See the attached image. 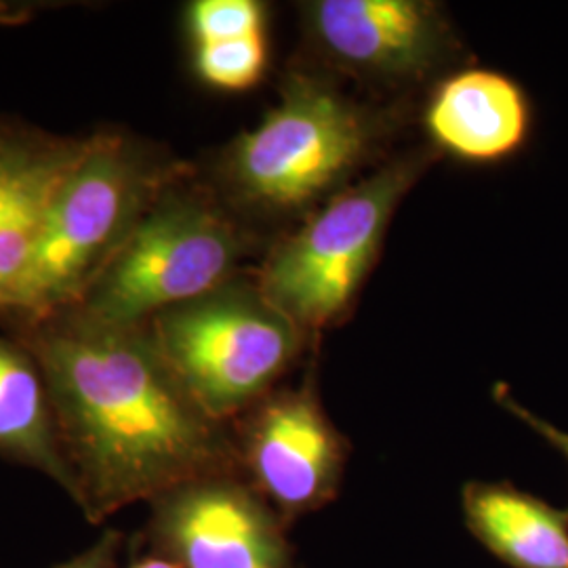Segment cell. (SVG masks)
<instances>
[{"label":"cell","mask_w":568,"mask_h":568,"mask_svg":"<svg viewBox=\"0 0 568 568\" xmlns=\"http://www.w3.org/2000/svg\"><path fill=\"white\" fill-rule=\"evenodd\" d=\"M18 342L41 366L87 523L241 471L232 426L194 400L148 323L112 325L70 307L23 325Z\"/></svg>","instance_id":"obj_1"},{"label":"cell","mask_w":568,"mask_h":568,"mask_svg":"<svg viewBox=\"0 0 568 568\" xmlns=\"http://www.w3.org/2000/svg\"><path fill=\"white\" fill-rule=\"evenodd\" d=\"M185 173L140 138L108 129L61 185L41 241L0 314L32 325L77 307L164 187Z\"/></svg>","instance_id":"obj_2"},{"label":"cell","mask_w":568,"mask_h":568,"mask_svg":"<svg viewBox=\"0 0 568 568\" xmlns=\"http://www.w3.org/2000/svg\"><path fill=\"white\" fill-rule=\"evenodd\" d=\"M373 135L363 108L328 82L293 74L262 122L230 143L220 180L239 209L293 215L328 201L363 164Z\"/></svg>","instance_id":"obj_3"},{"label":"cell","mask_w":568,"mask_h":568,"mask_svg":"<svg viewBox=\"0 0 568 568\" xmlns=\"http://www.w3.org/2000/svg\"><path fill=\"white\" fill-rule=\"evenodd\" d=\"M169 183L112 264L77 305L112 325H145L234 281L248 239L217 196Z\"/></svg>","instance_id":"obj_4"},{"label":"cell","mask_w":568,"mask_h":568,"mask_svg":"<svg viewBox=\"0 0 568 568\" xmlns=\"http://www.w3.org/2000/svg\"><path fill=\"white\" fill-rule=\"evenodd\" d=\"M424 164L417 154L382 166L331 196L272 246L255 284L304 335L339 323L352 310L389 222Z\"/></svg>","instance_id":"obj_5"},{"label":"cell","mask_w":568,"mask_h":568,"mask_svg":"<svg viewBox=\"0 0 568 568\" xmlns=\"http://www.w3.org/2000/svg\"><path fill=\"white\" fill-rule=\"evenodd\" d=\"M148 326L194 400L227 426L276 389L305 339L257 284L236 281L164 310Z\"/></svg>","instance_id":"obj_6"},{"label":"cell","mask_w":568,"mask_h":568,"mask_svg":"<svg viewBox=\"0 0 568 568\" xmlns=\"http://www.w3.org/2000/svg\"><path fill=\"white\" fill-rule=\"evenodd\" d=\"M239 469L291 528L337 499L349 443L333 426L312 375L276 387L232 424Z\"/></svg>","instance_id":"obj_7"},{"label":"cell","mask_w":568,"mask_h":568,"mask_svg":"<svg viewBox=\"0 0 568 568\" xmlns=\"http://www.w3.org/2000/svg\"><path fill=\"white\" fill-rule=\"evenodd\" d=\"M148 506L145 546L182 568H295L288 527L241 471L196 478Z\"/></svg>","instance_id":"obj_8"},{"label":"cell","mask_w":568,"mask_h":568,"mask_svg":"<svg viewBox=\"0 0 568 568\" xmlns=\"http://www.w3.org/2000/svg\"><path fill=\"white\" fill-rule=\"evenodd\" d=\"M307 23L337 65L379 81L422 79L450 47L438 7L422 0H318Z\"/></svg>","instance_id":"obj_9"},{"label":"cell","mask_w":568,"mask_h":568,"mask_svg":"<svg viewBox=\"0 0 568 568\" xmlns=\"http://www.w3.org/2000/svg\"><path fill=\"white\" fill-rule=\"evenodd\" d=\"M89 142L91 135L63 138L0 119V312L34 257L49 211Z\"/></svg>","instance_id":"obj_10"},{"label":"cell","mask_w":568,"mask_h":568,"mask_svg":"<svg viewBox=\"0 0 568 568\" xmlns=\"http://www.w3.org/2000/svg\"><path fill=\"white\" fill-rule=\"evenodd\" d=\"M424 124L432 142L459 161L504 163L527 150L535 108L527 89L508 74L471 68L438 82Z\"/></svg>","instance_id":"obj_11"},{"label":"cell","mask_w":568,"mask_h":568,"mask_svg":"<svg viewBox=\"0 0 568 568\" xmlns=\"http://www.w3.org/2000/svg\"><path fill=\"white\" fill-rule=\"evenodd\" d=\"M471 537L509 568H568V508L504 483L471 480L462 490Z\"/></svg>","instance_id":"obj_12"},{"label":"cell","mask_w":568,"mask_h":568,"mask_svg":"<svg viewBox=\"0 0 568 568\" xmlns=\"http://www.w3.org/2000/svg\"><path fill=\"white\" fill-rule=\"evenodd\" d=\"M0 457L53 480L74 501L55 410L41 366L21 342L0 337Z\"/></svg>","instance_id":"obj_13"},{"label":"cell","mask_w":568,"mask_h":568,"mask_svg":"<svg viewBox=\"0 0 568 568\" xmlns=\"http://www.w3.org/2000/svg\"><path fill=\"white\" fill-rule=\"evenodd\" d=\"M194 65L199 77L217 91H248L262 81L267 65L265 32L230 41L194 44Z\"/></svg>","instance_id":"obj_14"},{"label":"cell","mask_w":568,"mask_h":568,"mask_svg":"<svg viewBox=\"0 0 568 568\" xmlns=\"http://www.w3.org/2000/svg\"><path fill=\"white\" fill-rule=\"evenodd\" d=\"M194 44L230 41L265 32V9L257 0H196L187 7Z\"/></svg>","instance_id":"obj_15"},{"label":"cell","mask_w":568,"mask_h":568,"mask_svg":"<svg viewBox=\"0 0 568 568\" xmlns=\"http://www.w3.org/2000/svg\"><path fill=\"white\" fill-rule=\"evenodd\" d=\"M126 537L119 528H105L102 535L79 554L53 568H119Z\"/></svg>","instance_id":"obj_16"},{"label":"cell","mask_w":568,"mask_h":568,"mask_svg":"<svg viewBox=\"0 0 568 568\" xmlns=\"http://www.w3.org/2000/svg\"><path fill=\"white\" fill-rule=\"evenodd\" d=\"M493 398L497 400V405L506 408L509 415H514L516 419H520L523 424H527L535 434H539L548 445L556 448L568 462V432L560 427L549 424L546 419H541L539 415H535L532 410H528L527 406L520 405L514 396L511 389L506 384H497L493 389Z\"/></svg>","instance_id":"obj_17"},{"label":"cell","mask_w":568,"mask_h":568,"mask_svg":"<svg viewBox=\"0 0 568 568\" xmlns=\"http://www.w3.org/2000/svg\"><path fill=\"white\" fill-rule=\"evenodd\" d=\"M126 568H182L180 565H175L173 560H169L163 554H156L152 549L142 551V554H135V558L129 560Z\"/></svg>","instance_id":"obj_18"}]
</instances>
